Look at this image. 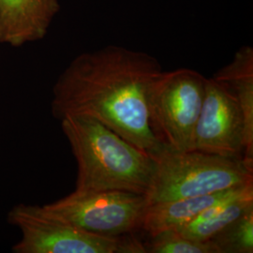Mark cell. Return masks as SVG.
Segmentation results:
<instances>
[{"label":"cell","instance_id":"5","mask_svg":"<svg viewBox=\"0 0 253 253\" xmlns=\"http://www.w3.org/2000/svg\"><path fill=\"white\" fill-rule=\"evenodd\" d=\"M147 206L145 194L121 190H74L44 208L91 234L119 237L134 234L141 228Z\"/></svg>","mask_w":253,"mask_h":253},{"label":"cell","instance_id":"13","mask_svg":"<svg viewBox=\"0 0 253 253\" xmlns=\"http://www.w3.org/2000/svg\"><path fill=\"white\" fill-rule=\"evenodd\" d=\"M145 245L146 253H218L210 240L190 239L173 229L152 235Z\"/></svg>","mask_w":253,"mask_h":253},{"label":"cell","instance_id":"6","mask_svg":"<svg viewBox=\"0 0 253 253\" xmlns=\"http://www.w3.org/2000/svg\"><path fill=\"white\" fill-rule=\"evenodd\" d=\"M9 223L21 239L15 253H119V237H105L84 231L43 207L21 204L9 212Z\"/></svg>","mask_w":253,"mask_h":253},{"label":"cell","instance_id":"1","mask_svg":"<svg viewBox=\"0 0 253 253\" xmlns=\"http://www.w3.org/2000/svg\"><path fill=\"white\" fill-rule=\"evenodd\" d=\"M163 72L152 55L122 46L83 53L54 84L53 116L94 118L156 159L165 145L151 126L149 97Z\"/></svg>","mask_w":253,"mask_h":253},{"label":"cell","instance_id":"4","mask_svg":"<svg viewBox=\"0 0 253 253\" xmlns=\"http://www.w3.org/2000/svg\"><path fill=\"white\" fill-rule=\"evenodd\" d=\"M207 78L190 69L164 72L149 97L151 126L162 144L173 150H194V132Z\"/></svg>","mask_w":253,"mask_h":253},{"label":"cell","instance_id":"12","mask_svg":"<svg viewBox=\"0 0 253 253\" xmlns=\"http://www.w3.org/2000/svg\"><path fill=\"white\" fill-rule=\"evenodd\" d=\"M210 241L218 253H253V208L224 227Z\"/></svg>","mask_w":253,"mask_h":253},{"label":"cell","instance_id":"2","mask_svg":"<svg viewBox=\"0 0 253 253\" xmlns=\"http://www.w3.org/2000/svg\"><path fill=\"white\" fill-rule=\"evenodd\" d=\"M60 121L78 166L75 190L147 193L156 165L151 155L94 118L72 115Z\"/></svg>","mask_w":253,"mask_h":253},{"label":"cell","instance_id":"9","mask_svg":"<svg viewBox=\"0 0 253 253\" xmlns=\"http://www.w3.org/2000/svg\"><path fill=\"white\" fill-rule=\"evenodd\" d=\"M246 184L207 195L148 205L141 228L150 236L166 230L179 229L199 216L206 209L235 194Z\"/></svg>","mask_w":253,"mask_h":253},{"label":"cell","instance_id":"3","mask_svg":"<svg viewBox=\"0 0 253 253\" xmlns=\"http://www.w3.org/2000/svg\"><path fill=\"white\" fill-rule=\"evenodd\" d=\"M155 162L145 194L148 205L207 195L253 181V166L243 159L164 146Z\"/></svg>","mask_w":253,"mask_h":253},{"label":"cell","instance_id":"8","mask_svg":"<svg viewBox=\"0 0 253 253\" xmlns=\"http://www.w3.org/2000/svg\"><path fill=\"white\" fill-rule=\"evenodd\" d=\"M59 10V0H0V44L42 40Z\"/></svg>","mask_w":253,"mask_h":253},{"label":"cell","instance_id":"7","mask_svg":"<svg viewBox=\"0 0 253 253\" xmlns=\"http://www.w3.org/2000/svg\"><path fill=\"white\" fill-rule=\"evenodd\" d=\"M244 143V118L235 96L216 78H207L194 150L243 159Z\"/></svg>","mask_w":253,"mask_h":253},{"label":"cell","instance_id":"10","mask_svg":"<svg viewBox=\"0 0 253 253\" xmlns=\"http://www.w3.org/2000/svg\"><path fill=\"white\" fill-rule=\"evenodd\" d=\"M233 93L244 118L243 160L253 166V49L241 47L233 60L213 76Z\"/></svg>","mask_w":253,"mask_h":253},{"label":"cell","instance_id":"11","mask_svg":"<svg viewBox=\"0 0 253 253\" xmlns=\"http://www.w3.org/2000/svg\"><path fill=\"white\" fill-rule=\"evenodd\" d=\"M252 208L253 182H250L235 194L206 209L199 216L176 231L190 239L208 241Z\"/></svg>","mask_w":253,"mask_h":253}]
</instances>
